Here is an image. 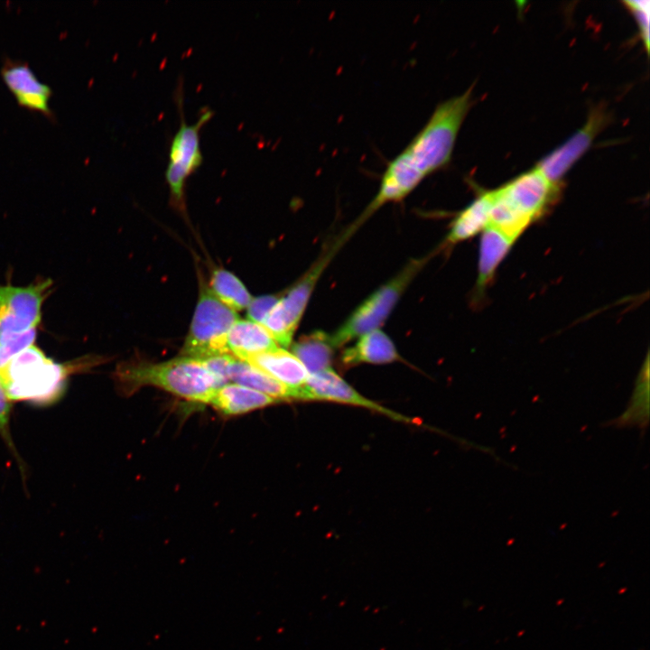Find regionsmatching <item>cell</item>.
Segmentation results:
<instances>
[{"instance_id":"6da1fadb","label":"cell","mask_w":650,"mask_h":650,"mask_svg":"<svg viewBox=\"0 0 650 650\" xmlns=\"http://www.w3.org/2000/svg\"><path fill=\"white\" fill-rule=\"evenodd\" d=\"M472 101L471 87L439 103L422 128L389 162L382 183L393 193L405 198L425 177L446 166Z\"/></svg>"},{"instance_id":"7a4b0ae2","label":"cell","mask_w":650,"mask_h":650,"mask_svg":"<svg viewBox=\"0 0 650 650\" xmlns=\"http://www.w3.org/2000/svg\"><path fill=\"white\" fill-rule=\"evenodd\" d=\"M116 376L128 392L150 385L200 404H209L223 385L201 360L183 356L158 363H124L117 367Z\"/></svg>"},{"instance_id":"3957f363","label":"cell","mask_w":650,"mask_h":650,"mask_svg":"<svg viewBox=\"0 0 650 650\" xmlns=\"http://www.w3.org/2000/svg\"><path fill=\"white\" fill-rule=\"evenodd\" d=\"M560 185L549 181L536 167L503 186L489 190L492 227L516 241L555 201Z\"/></svg>"},{"instance_id":"277c9868","label":"cell","mask_w":650,"mask_h":650,"mask_svg":"<svg viewBox=\"0 0 650 650\" xmlns=\"http://www.w3.org/2000/svg\"><path fill=\"white\" fill-rule=\"evenodd\" d=\"M70 368L32 345L0 369V378L10 400L50 404L62 395Z\"/></svg>"},{"instance_id":"5b68a950","label":"cell","mask_w":650,"mask_h":650,"mask_svg":"<svg viewBox=\"0 0 650 650\" xmlns=\"http://www.w3.org/2000/svg\"><path fill=\"white\" fill-rule=\"evenodd\" d=\"M51 282L25 287L0 284V369L32 346Z\"/></svg>"},{"instance_id":"8992f818","label":"cell","mask_w":650,"mask_h":650,"mask_svg":"<svg viewBox=\"0 0 650 650\" xmlns=\"http://www.w3.org/2000/svg\"><path fill=\"white\" fill-rule=\"evenodd\" d=\"M358 228V224L353 223L337 237H332L308 272L282 294L266 315L262 325L273 336L278 346L283 348L291 346L293 334L321 274Z\"/></svg>"},{"instance_id":"52a82bcc","label":"cell","mask_w":650,"mask_h":650,"mask_svg":"<svg viewBox=\"0 0 650 650\" xmlns=\"http://www.w3.org/2000/svg\"><path fill=\"white\" fill-rule=\"evenodd\" d=\"M432 255L431 254L411 260L396 275L371 293L330 335L334 348L342 347L365 333L378 330Z\"/></svg>"},{"instance_id":"ba28073f","label":"cell","mask_w":650,"mask_h":650,"mask_svg":"<svg viewBox=\"0 0 650 650\" xmlns=\"http://www.w3.org/2000/svg\"><path fill=\"white\" fill-rule=\"evenodd\" d=\"M199 283L197 305L181 353L183 357L202 360L229 354L227 348L228 334L238 318L235 311L223 304L212 293L202 276Z\"/></svg>"},{"instance_id":"9c48e42d","label":"cell","mask_w":650,"mask_h":650,"mask_svg":"<svg viewBox=\"0 0 650 650\" xmlns=\"http://www.w3.org/2000/svg\"><path fill=\"white\" fill-rule=\"evenodd\" d=\"M176 103L180 112V126L172 139L169 150V162L165 178L170 190L172 203L181 210L184 209V190L187 179L202 163L203 156L200 144V131L214 115L210 108L204 107L198 120L187 124L183 114V97L178 88Z\"/></svg>"},{"instance_id":"30bf717a","label":"cell","mask_w":650,"mask_h":650,"mask_svg":"<svg viewBox=\"0 0 650 650\" xmlns=\"http://www.w3.org/2000/svg\"><path fill=\"white\" fill-rule=\"evenodd\" d=\"M294 400L330 401L357 405L405 422L419 421L391 411L366 398L341 378L331 367L309 375L306 384L296 391Z\"/></svg>"},{"instance_id":"8fae6325","label":"cell","mask_w":650,"mask_h":650,"mask_svg":"<svg viewBox=\"0 0 650 650\" xmlns=\"http://www.w3.org/2000/svg\"><path fill=\"white\" fill-rule=\"evenodd\" d=\"M608 118L605 108H593L584 125L563 144L542 159L535 167L549 181L560 185L564 175L585 153L599 131L604 128Z\"/></svg>"},{"instance_id":"7c38bea8","label":"cell","mask_w":650,"mask_h":650,"mask_svg":"<svg viewBox=\"0 0 650 650\" xmlns=\"http://www.w3.org/2000/svg\"><path fill=\"white\" fill-rule=\"evenodd\" d=\"M0 72L3 81L20 107L53 117L50 107L52 89L39 79L26 61L6 58Z\"/></svg>"},{"instance_id":"4fadbf2b","label":"cell","mask_w":650,"mask_h":650,"mask_svg":"<svg viewBox=\"0 0 650 650\" xmlns=\"http://www.w3.org/2000/svg\"><path fill=\"white\" fill-rule=\"evenodd\" d=\"M247 363L264 371L293 391L302 387L309 373L302 363L283 348L255 355L246 360ZM293 400V396H292Z\"/></svg>"},{"instance_id":"5bb4252c","label":"cell","mask_w":650,"mask_h":650,"mask_svg":"<svg viewBox=\"0 0 650 650\" xmlns=\"http://www.w3.org/2000/svg\"><path fill=\"white\" fill-rule=\"evenodd\" d=\"M515 241L497 229L488 227L480 236L478 277L474 298L478 301L484 295L496 272Z\"/></svg>"},{"instance_id":"9a60e30c","label":"cell","mask_w":650,"mask_h":650,"mask_svg":"<svg viewBox=\"0 0 650 650\" xmlns=\"http://www.w3.org/2000/svg\"><path fill=\"white\" fill-rule=\"evenodd\" d=\"M278 347L273 336L262 324L249 320L238 319L228 334V353L243 361Z\"/></svg>"},{"instance_id":"2e32d148","label":"cell","mask_w":650,"mask_h":650,"mask_svg":"<svg viewBox=\"0 0 650 650\" xmlns=\"http://www.w3.org/2000/svg\"><path fill=\"white\" fill-rule=\"evenodd\" d=\"M400 358L392 339L382 330H375L359 336L357 342L345 348L340 357L346 367L359 364H387Z\"/></svg>"},{"instance_id":"e0dca14e","label":"cell","mask_w":650,"mask_h":650,"mask_svg":"<svg viewBox=\"0 0 650 650\" xmlns=\"http://www.w3.org/2000/svg\"><path fill=\"white\" fill-rule=\"evenodd\" d=\"M279 403L247 386L227 383L218 387L208 404L226 415H237Z\"/></svg>"},{"instance_id":"ac0fdd59","label":"cell","mask_w":650,"mask_h":650,"mask_svg":"<svg viewBox=\"0 0 650 650\" xmlns=\"http://www.w3.org/2000/svg\"><path fill=\"white\" fill-rule=\"evenodd\" d=\"M490 194H479L451 222L445 246H452L481 234L490 221Z\"/></svg>"},{"instance_id":"d6986e66","label":"cell","mask_w":650,"mask_h":650,"mask_svg":"<svg viewBox=\"0 0 650 650\" xmlns=\"http://www.w3.org/2000/svg\"><path fill=\"white\" fill-rule=\"evenodd\" d=\"M228 380L261 392L278 402L292 400V390L246 361L233 356L228 368Z\"/></svg>"},{"instance_id":"ffe728a7","label":"cell","mask_w":650,"mask_h":650,"mask_svg":"<svg viewBox=\"0 0 650 650\" xmlns=\"http://www.w3.org/2000/svg\"><path fill=\"white\" fill-rule=\"evenodd\" d=\"M292 351L311 375L330 367L334 347L330 335L317 330L300 338Z\"/></svg>"},{"instance_id":"44dd1931","label":"cell","mask_w":650,"mask_h":650,"mask_svg":"<svg viewBox=\"0 0 650 650\" xmlns=\"http://www.w3.org/2000/svg\"><path fill=\"white\" fill-rule=\"evenodd\" d=\"M209 287L223 304L236 312L246 309L252 301L251 294L240 279L223 268L212 272Z\"/></svg>"},{"instance_id":"7402d4cb","label":"cell","mask_w":650,"mask_h":650,"mask_svg":"<svg viewBox=\"0 0 650 650\" xmlns=\"http://www.w3.org/2000/svg\"><path fill=\"white\" fill-rule=\"evenodd\" d=\"M624 5L635 16L645 50H649V1H625Z\"/></svg>"},{"instance_id":"603a6c76","label":"cell","mask_w":650,"mask_h":650,"mask_svg":"<svg viewBox=\"0 0 650 650\" xmlns=\"http://www.w3.org/2000/svg\"><path fill=\"white\" fill-rule=\"evenodd\" d=\"M281 296L278 294L263 295L252 298L247 306V317L249 320L262 324L266 315L277 303Z\"/></svg>"},{"instance_id":"cb8c5ba5","label":"cell","mask_w":650,"mask_h":650,"mask_svg":"<svg viewBox=\"0 0 650 650\" xmlns=\"http://www.w3.org/2000/svg\"><path fill=\"white\" fill-rule=\"evenodd\" d=\"M10 399L0 378V432L6 434L10 415Z\"/></svg>"}]
</instances>
